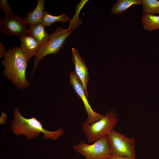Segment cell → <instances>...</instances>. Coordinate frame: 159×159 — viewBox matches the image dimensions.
<instances>
[{
  "label": "cell",
  "mask_w": 159,
  "mask_h": 159,
  "mask_svg": "<svg viewBox=\"0 0 159 159\" xmlns=\"http://www.w3.org/2000/svg\"><path fill=\"white\" fill-rule=\"evenodd\" d=\"M2 64L5 67L4 76L11 81L18 88H27L30 82L26 78V72L29 61L21 47H12L5 51Z\"/></svg>",
  "instance_id": "obj_1"
},
{
  "label": "cell",
  "mask_w": 159,
  "mask_h": 159,
  "mask_svg": "<svg viewBox=\"0 0 159 159\" xmlns=\"http://www.w3.org/2000/svg\"><path fill=\"white\" fill-rule=\"evenodd\" d=\"M13 115L14 120L12 121L11 130L13 132L17 135H24L27 139H31L37 137L42 132L44 134V138L57 140L64 132L62 128L54 131L45 130L40 122L34 117L29 119L23 117L18 107L14 109Z\"/></svg>",
  "instance_id": "obj_2"
},
{
  "label": "cell",
  "mask_w": 159,
  "mask_h": 159,
  "mask_svg": "<svg viewBox=\"0 0 159 159\" xmlns=\"http://www.w3.org/2000/svg\"><path fill=\"white\" fill-rule=\"evenodd\" d=\"M79 13L78 11H76L67 29H64L62 27H58L54 33L49 35L47 43L40 47L35 56L33 71L36 69L39 62L45 56L58 53L62 47L66 39L74 30L80 26L82 23V19L78 17Z\"/></svg>",
  "instance_id": "obj_3"
},
{
  "label": "cell",
  "mask_w": 159,
  "mask_h": 159,
  "mask_svg": "<svg viewBox=\"0 0 159 159\" xmlns=\"http://www.w3.org/2000/svg\"><path fill=\"white\" fill-rule=\"evenodd\" d=\"M119 120L116 111L111 110L103 117L92 124L86 120L81 125V129L89 144L94 143L98 139L107 135L116 126Z\"/></svg>",
  "instance_id": "obj_4"
},
{
  "label": "cell",
  "mask_w": 159,
  "mask_h": 159,
  "mask_svg": "<svg viewBox=\"0 0 159 159\" xmlns=\"http://www.w3.org/2000/svg\"><path fill=\"white\" fill-rule=\"evenodd\" d=\"M111 155L135 157V139L113 129L106 136Z\"/></svg>",
  "instance_id": "obj_5"
},
{
  "label": "cell",
  "mask_w": 159,
  "mask_h": 159,
  "mask_svg": "<svg viewBox=\"0 0 159 159\" xmlns=\"http://www.w3.org/2000/svg\"><path fill=\"white\" fill-rule=\"evenodd\" d=\"M72 148L85 159H107L111 155L106 136L98 139L92 144L80 141Z\"/></svg>",
  "instance_id": "obj_6"
},
{
  "label": "cell",
  "mask_w": 159,
  "mask_h": 159,
  "mask_svg": "<svg viewBox=\"0 0 159 159\" xmlns=\"http://www.w3.org/2000/svg\"><path fill=\"white\" fill-rule=\"evenodd\" d=\"M0 31L5 35H14L19 38L30 34L29 29L26 27L23 18L18 16H4L0 20Z\"/></svg>",
  "instance_id": "obj_7"
},
{
  "label": "cell",
  "mask_w": 159,
  "mask_h": 159,
  "mask_svg": "<svg viewBox=\"0 0 159 159\" xmlns=\"http://www.w3.org/2000/svg\"><path fill=\"white\" fill-rule=\"evenodd\" d=\"M69 78L70 84L83 102L87 115V121L90 124H92L102 118L103 115L95 112L92 109L88 101L87 96L83 86L74 71L70 72Z\"/></svg>",
  "instance_id": "obj_8"
},
{
  "label": "cell",
  "mask_w": 159,
  "mask_h": 159,
  "mask_svg": "<svg viewBox=\"0 0 159 159\" xmlns=\"http://www.w3.org/2000/svg\"><path fill=\"white\" fill-rule=\"evenodd\" d=\"M72 60L75 66V72L82 83L87 96V84L89 79L88 69L85 62L82 59L77 51L74 48H72Z\"/></svg>",
  "instance_id": "obj_9"
},
{
  "label": "cell",
  "mask_w": 159,
  "mask_h": 159,
  "mask_svg": "<svg viewBox=\"0 0 159 159\" xmlns=\"http://www.w3.org/2000/svg\"><path fill=\"white\" fill-rule=\"evenodd\" d=\"M21 47L28 61L35 56L40 47V43L30 35L20 38Z\"/></svg>",
  "instance_id": "obj_10"
},
{
  "label": "cell",
  "mask_w": 159,
  "mask_h": 159,
  "mask_svg": "<svg viewBox=\"0 0 159 159\" xmlns=\"http://www.w3.org/2000/svg\"><path fill=\"white\" fill-rule=\"evenodd\" d=\"M44 0H38L37 5L34 10L28 12L24 20L26 24L32 26L42 23L45 10Z\"/></svg>",
  "instance_id": "obj_11"
},
{
  "label": "cell",
  "mask_w": 159,
  "mask_h": 159,
  "mask_svg": "<svg viewBox=\"0 0 159 159\" xmlns=\"http://www.w3.org/2000/svg\"><path fill=\"white\" fill-rule=\"evenodd\" d=\"M30 34L38 41L40 47L45 45L49 39V35L45 31V27L42 23L30 26Z\"/></svg>",
  "instance_id": "obj_12"
},
{
  "label": "cell",
  "mask_w": 159,
  "mask_h": 159,
  "mask_svg": "<svg viewBox=\"0 0 159 159\" xmlns=\"http://www.w3.org/2000/svg\"><path fill=\"white\" fill-rule=\"evenodd\" d=\"M142 4V0H118L112 7L111 13L115 14H121L133 5Z\"/></svg>",
  "instance_id": "obj_13"
},
{
  "label": "cell",
  "mask_w": 159,
  "mask_h": 159,
  "mask_svg": "<svg viewBox=\"0 0 159 159\" xmlns=\"http://www.w3.org/2000/svg\"><path fill=\"white\" fill-rule=\"evenodd\" d=\"M144 28L149 32L159 29V16L145 14L141 19Z\"/></svg>",
  "instance_id": "obj_14"
},
{
  "label": "cell",
  "mask_w": 159,
  "mask_h": 159,
  "mask_svg": "<svg viewBox=\"0 0 159 159\" xmlns=\"http://www.w3.org/2000/svg\"><path fill=\"white\" fill-rule=\"evenodd\" d=\"M71 19L66 14L63 13L58 16H54L49 14L48 12L45 11L44 14L42 23L45 27L50 26L52 24L58 21L65 22L71 21Z\"/></svg>",
  "instance_id": "obj_15"
},
{
  "label": "cell",
  "mask_w": 159,
  "mask_h": 159,
  "mask_svg": "<svg viewBox=\"0 0 159 159\" xmlns=\"http://www.w3.org/2000/svg\"><path fill=\"white\" fill-rule=\"evenodd\" d=\"M142 12L145 14H159V1L157 0H142Z\"/></svg>",
  "instance_id": "obj_16"
},
{
  "label": "cell",
  "mask_w": 159,
  "mask_h": 159,
  "mask_svg": "<svg viewBox=\"0 0 159 159\" xmlns=\"http://www.w3.org/2000/svg\"><path fill=\"white\" fill-rule=\"evenodd\" d=\"M0 7L4 14V16L13 15L11 8L6 0H0Z\"/></svg>",
  "instance_id": "obj_17"
},
{
  "label": "cell",
  "mask_w": 159,
  "mask_h": 159,
  "mask_svg": "<svg viewBox=\"0 0 159 159\" xmlns=\"http://www.w3.org/2000/svg\"><path fill=\"white\" fill-rule=\"evenodd\" d=\"M107 159H136L135 157L111 155Z\"/></svg>",
  "instance_id": "obj_18"
},
{
  "label": "cell",
  "mask_w": 159,
  "mask_h": 159,
  "mask_svg": "<svg viewBox=\"0 0 159 159\" xmlns=\"http://www.w3.org/2000/svg\"><path fill=\"white\" fill-rule=\"evenodd\" d=\"M4 48L2 44L0 43V58H1L3 56L5 51H4Z\"/></svg>",
  "instance_id": "obj_19"
}]
</instances>
